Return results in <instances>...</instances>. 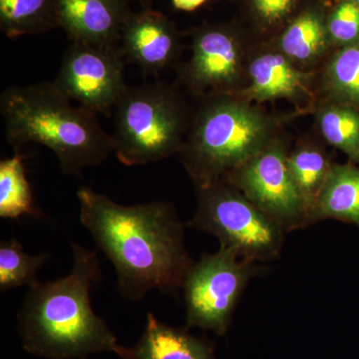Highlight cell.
I'll use <instances>...</instances> for the list:
<instances>
[{
    "label": "cell",
    "mask_w": 359,
    "mask_h": 359,
    "mask_svg": "<svg viewBox=\"0 0 359 359\" xmlns=\"http://www.w3.org/2000/svg\"><path fill=\"white\" fill-rule=\"evenodd\" d=\"M80 221L114 266L124 299L139 302L152 290L176 294L192 261L184 224L163 201L120 205L88 187L78 190Z\"/></svg>",
    "instance_id": "cell-1"
},
{
    "label": "cell",
    "mask_w": 359,
    "mask_h": 359,
    "mask_svg": "<svg viewBox=\"0 0 359 359\" xmlns=\"http://www.w3.org/2000/svg\"><path fill=\"white\" fill-rule=\"evenodd\" d=\"M70 273L30 287L18 316L23 349L46 359H86L117 354L121 344L91 304L92 287L101 280L97 250L72 243Z\"/></svg>",
    "instance_id": "cell-2"
},
{
    "label": "cell",
    "mask_w": 359,
    "mask_h": 359,
    "mask_svg": "<svg viewBox=\"0 0 359 359\" xmlns=\"http://www.w3.org/2000/svg\"><path fill=\"white\" fill-rule=\"evenodd\" d=\"M0 111L6 140L15 152L26 143L46 146L66 175H80L114 152L112 135L96 113L74 106L54 82L11 87L2 93Z\"/></svg>",
    "instance_id": "cell-3"
},
{
    "label": "cell",
    "mask_w": 359,
    "mask_h": 359,
    "mask_svg": "<svg viewBox=\"0 0 359 359\" xmlns=\"http://www.w3.org/2000/svg\"><path fill=\"white\" fill-rule=\"evenodd\" d=\"M268 119L252 106L226 96L205 104L181 150L196 186L223 181L269 145Z\"/></svg>",
    "instance_id": "cell-4"
},
{
    "label": "cell",
    "mask_w": 359,
    "mask_h": 359,
    "mask_svg": "<svg viewBox=\"0 0 359 359\" xmlns=\"http://www.w3.org/2000/svg\"><path fill=\"white\" fill-rule=\"evenodd\" d=\"M186 117L171 87L150 83L127 88L115 107L114 153L125 166H143L181 152Z\"/></svg>",
    "instance_id": "cell-5"
},
{
    "label": "cell",
    "mask_w": 359,
    "mask_h": 359,
    "mask_svg": "<svg viewBox=\"0 0 359 359\" xmlns=\"http://www.w3.org/2000/svg\"><path fill=\"white\" fill-rule=\"evenodd\" d=\"M198 205L190 228L211 233L221 247L257 263L273 261L285 244L282 226L226 182L197 187Z\"/></svg>",
    "instance_id": "cell-6"
},
{
    "label": "cell",
    "mask_w": 359,
    "mask_h": 359,
    "mask_svg": "<svg viewBox=\"0 0 359 359\" xmlns=\"http://www.w3.org/2000/svg\"><path fill=\"white\" fill-rule=\"evenodd\" d=\"M259 264L224 247L203 255L187 271L182 287L187 325L226 334L245 287L262 271Z\"/></svg>",
    "instance_id": "cell-7"
},
{
    "label": "cell",
    "mask_w": 359,
    "mask_h": 359,
    "mask_svg": "<svg viewBox=\"0 0 359 359\" xmlns=\"http://www.w3.org/2000/svg\"><path fill=\"white\" fill-rule=\"evenodd\" d=\"M223 181L240 190L285 233L311 224V211L290 175L282 146L269 144Z\"/></svg>",
    "instance_id": "cell-8"
},
{
    "label": "cell",
    "mask_w": 359,
    "mask_h": 359,
    "mask_svg": "<svg viewBox=\"0 0 359 359\" xmlns=\"http://www.w3.org/2000/svg\"><path fill=\"white\" fill-rule=\"evenodd\" d=\"M54 84L68 98L96 114H108L124 95L125 56L121 46L72 42Z\"/></svg>",
    "instance_id": "cell-9"
},
{
    "label": "cell",
    "mask_w": 359,
    "mask_h": 359,
    "mask_svg": "<svg viewBox=\"0 0 359 359\" xmlns=\"http://www.w3.org/2000/svg\"><path fill=\"white\" fill-rule=\"evenodd\" d=\"M242 55V45L231 27L203 26L194 33L192 57L184 71L187 84L198 92L229 91L240 78Z\"/></svg>",
    "instance_id": "cell-10"
},
{
    "label": "cell",
    "mask_w": 359,
    "mask_h": 359,
    "mask_svg": "<svg viewBox=\"0 0 359 359\" xmlns=\"http://www.w3.org/2000/svg\"><path fill=\"white\" fill-rule=\"evenodd\" d=\"M120 46L125 58L143 73L157 75L176 60L180 35L167 16L153 11H132L122 28Z\"/></svg>",
    "instance_id": "cell-11"
},
{
    "label": "cell",
    "mask_w": 359,
    "mask_h": 359,
    "mask_svg": "<svg viewBox=\"0 0 359 359\" xmlns=\"http://www.w3.org/2000/svg\"><path fill=\"white\" fill-rule=\"evenodd\" d=\"M59 26L71 42L120 46L132 11L127 0H57Z\"/></svg>",
    "instance_id": "cell-12"
},
{
    "label": "cell",
    "mask_w": 359,
    "mask_h": 359,
    "mask_svg": "<svg viewBox=\"0 0 359 359\" xmlns=\"http://www.w3.org/2000/svg\"><path fill=\"white\" fill-rule=\"evenodd\" d=\"M116 355L121 359H216L207 340L162 323L147 313L145 328L134 346H120Z\"/></svg>",
    "instance_id": "cell-13"
},
{
    "label": "cell",
    "mask_w": 359,
    "mask_h": 359,
    "mask_svg": "<svg viewBox=\"0 0 359 359\" xmlns=\"http://www.w3.org/2000/svg\"><path fill=\"white\" fill-rule=\"evenodd\" d=\"M250 84L245 94L264 102L280 98H297L306 90L309 76L290 63L285 55L266 53L257 56L249 68Z\"/></svg>",
    "instance_id": "cell-14"
},
{
    "label": "cell",
    "mask_w": 359,
    "mask_h": 359,
    "mask_svg": "<svg viewBox=\"0 0 359 359\" xmlns=\"http://www.w3.org/2000/svg\"><path fill=\"white\" fill-rule=\"evenodd\" d=\"M332 219L359 228V168L351 164L332 165L321 189L311 224Z\"/></svg>",
    "instance_id": "cell-15"
},
{
    "label": "cell",
    "mask_w": 359,
    "mask_h": 359,
    "mask_svg": "<svg viewBox=\"0 0 359 359\" xmlns=\"http://www.w3.org/2000/svg\"><path fill=\"white\" fill-rule=\"evenodd\" d=\"M57 27V0H0V29L8 39Z\"/></svg>",
    "instance_id": "cell-16"
},
{
    "label": "cell",
    "mask_w": 359,
    "mask_h": 359,
    "mask_svg": "<svg viewBox=\"0 0 359 359\" xmlns=\"http://www.w3.org/2000/svg\"><path fill=\"white\" fill-rule=\"evenodd\" d=\"M327 21L316 9L297 15L283 32L280 47L290 60L306 62L325 51L330 43Z\"/></svg>",
    "instance_id": "cell-17"
},
{
    "label": "cell",
    "mask_w": 359,
    "mask_h": 359,
    "mask_svg": "<svg viewBox=\"0 0 359 359\" xmlns=\"http://www.w3.org/2000/svg\"><path fill=\"white\" fill-rule=\"evenodd\" d=\"M22 216H40L33 199L29 182L26 178L25 157L15 152L0 162V218L18 219Z\"/></svg>",
    "instance_id": "cell-18"
},
{
    "label": "cell",
    "mask_w": 359,
    "mask_h": 359,
    "mask_svg": "<svg viewBox=\"0 0 359 359\" xmlns=\"http://www.w3.org/2000/svg\"><path fill=\"white\" fill-rule=\"evenodd\" d=\"M49 254H26L16 238L0 243V290L2 292L21 287H32L40 268L49 259Z\"/></svg>",
    "instance_id": "cell-19"
},
{
    "label": "cell",
    "mask_w": 359,
    "mask_h": 359,
    "mask_svg": "<svg viewBox=\"0 0 359 359\" xmlns=\"http://www.w3.org/2000/svg\"><path fill=\"white\" fill-rule=\"evenodd\" d=\"M287 166L295 185L309 205L311 221L314 205L332 165L318 149L304 147L287 155Z\"/></svg>",
    "instance_id": "cell-20"
},
{
    "label": "cell",
    "mask_w": 359,
    "mask_h": 359,
    "mask_svg": "<svg viewBox=\"0 0 359 359\" xmlns=\"http://www.w3.org/2000/svg\"><path fill=\"white\" fill-rule=\"evenodd\" d=\"M318 125L325 140L359 164V111L346 104L323 108Z\"/></svg>",
    "instance_id": "cell-21"
},
{
    "label": "cell",
    "mask_w": 359,
    "mask_h": 359,
    "mask_svg": "<svg viewBox=\"0 0 359 359\" xmlns=\"http://www.w3.org/2000/svg\"><path fill=\"white\" fill-rule=\"evenodd\" d=\"M330 91L346 105L359 107V42L342 47L327 71Z\"/></svg>",
    "instance_id": "cell-22"
},
{
    "label": "cell",
    "mask_w": 359,
    "mask_h": 359,
    "mask_svg": "<svg viewBox=\"0 0 359 359\" xmlns=\"http://www.w3.org/2000/svg\"><path fill=\"white\" fill-rule=\"evenodd\" d=\"M330 41L346 47L359 42V6L346 0L335 7L327 21Z\"/></svg>",
    "instance_id": "cell-23"
},
{
    "label": "cell",
    "mask_w": 359,
    "mask_h": 359,
    "mask_svg": "<svg viewBox=\"0 0 359 359\" xmlns=\"http://www.w3.org/2000/svg\"><path fill=\"white\" fill-rule=\"evenodd\" d=\"M297 0H250L252 13L264 25H280L289 18Z\"/></svg>",
    "instance_id": "cell-24"
},
{
    "label": "cell",
    "mask_w": 359,
    "mask_h": 359,
    "mask_svg": "<svg viewBox=\"0 0 359 359\" xmlns=\"http://www.w3.org/2000/svg\"><path fill=\"white\" fill-rule=\"evenodd\" d=\"M207 0H172L173 6L179 11H192L199 8Z\"/></svg>",
    "instance_id": "cell-25"
},
{
    "label": "cell",
    "mask_w": 359,
    "mask_h": 359,
    "mask_svg": "<svg viewBox=\"0 0 359 359\" xmlns=\"http://www.w3.org/2000/svg\"><path fill=\"white\" fill-rule=\"evenodd\" d=\"M127 1H136L141 4L142 9L151 8V4L152 0H127Z\"/></svg>",
    "instance_id": "cell-26"
},
{
    "label": "cell",
    "mask_w": 359,
    "mask_h": 359,
    "mask_svg": "<svg viewBox=\"0 0 359 359\" xmlns=\"http://www.w3.org/2000/svg\"><path fill=\"white\" fill-rule=\"evenodd\" d=\"M356 2H358V4L359 6V0H355Z\"/></svg>",
    "instance_id": "cell-27"
}]
</instances>
